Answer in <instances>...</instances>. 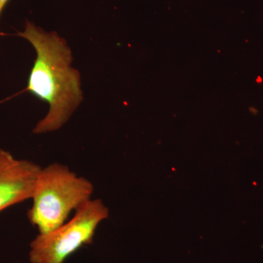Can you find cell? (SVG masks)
I'll use <instances>...</instances> for the list:
<instances>
[{
    "label": "cell",
    "instance_id": "277c9868",
    "mask_svg": "<svg viewBox=\"0 0 263 263\" xmlns=\"http://www.w3.org/2000/svg\"><path fill=\"white\" fill-rule=\"evenodd\" d=\"M42 167L0 148V212L32 198Z\"/></svg>",
    "mask_w": 263,
    "mask_h": 263
},
{
    "label": "cell",
    "instance_id": "3957f363",
    "mask_svg": "<svg viewBox=\"0 0 263 263\" xmlns=\"http://www.w3.org/2000/svg\"><path fill=\"white\" fill-rule=\"evenodd\" d=\"M109 216L100 199H91L76 211L75 215L56 229L40 234L30 245L31 263H63L83 246L92 243L100 223Z\"/></svg>",
    "mask_w": 263,
    "mask_h": 263
},
{
    "label": "cell",
    "instance_id": "7a4b0ae2",
    "mask_svg": "<svg viewBox=\"0 0 263 263\" xmlns=\"http://www.w3.org/2000/svg\"><path fill=\"white\" fill-rule=\"evenodd\" d=\"M93 183L79 176L65 164L52 163L42 167L38 175L27 217L40 234L47 233L67 221L91 199Z\"/></svg>",
    "mask_w": 263,
    "mask_h": 263
},
{
    "label": "cell",
    "instance_id": "6da1fadb",
    "mask_svg": "<svg viewBox=\"0 0 263 263\" xmlns=\"http://www.w3.org/2000/svg\"><path fill=\"white\" fill-rule=\"evenodd\" d=\"M18 35L30 43L36 51L27 89L49 105L47 114L36 124L33 133L59 130L84 99L80 72L72 67L71 48L57 32H46L28 21Z\"/></svg>",
    "mask_w": 263,
    "mask_h": 263
},
{
    "label": "cell",
    "instance_id": "5b68a950",
    "mask_svg": "<svg viewBox=\"0 0 263 263\" xmlns=\"http://www.w3.org/2000/svg\"><path fill=\"white\" fill-rule=\"evenodd\" d=\"M8 1L9 0H0V14H1L2 11L4 9L5 5H7Z\"/></svg>",
    "mask_w": 263,
    "mask_h": 263
}]
</instances>
